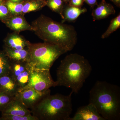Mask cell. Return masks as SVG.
I'll return each instance as SVG.
<instances>
[{"instance_id": "6da1fadb", "label": "cell", "mask_w": 120, "mask_h": 120, "mask_svg": "<svg viewBox=\"0 0 120 120\" xmlns=\"http://www.w3.org/2000/svg\"><path fill=\"white\" fill-rule=\"evenodd\" d=\"M31 25L33 31L44 42L56 45L68 52L73 49L77 43V32L71 25L56 22L43 15Z\"/></svg>"}, {"instance_id": "7a4b0ae2", "label": "cell", "mask_w": 120, "mask_h": 120, "mask_svg": "<svg viewBox=\"0 0 120 120\" xmlns=\"http://www.w3.org/2000/svg\"><path fill=\"white\" fill-rule=\"evenodd\" d=\"M92 70L90 62L83 56L77 53L70 54L61 61L57 68L56 86L70 88L73 93L77 94Z\"/></svg>"}, {"instance_id": "3957f363", "label": "cell", "mask_w": 120, "mask_h": 120, "mask_svg": "<svg viewBox=\"0 0 120 120\" xmlns=\"http://www.w3.org/2000/svg\"><path fill=\"white\" fill-rule=\"evenodd\" d=\"M89 103L105 120L120 119V88L105 81H98L90 91Z\"/></svg>"}, {"instance_id": "277c9868", "label": "cell", "mask_w": 120, "mask_h": 120, "mask_svg": "<svg viewBox=\"0 0 120 120\" xmlns=\"http://www.w3.org/2000/svg\"><path fill=\"white\" fill-rule=\"evenodd\" d=\"M71 91L68 95H48L30 109L38 120H69L72 111Z\"/></svg>"}, {"instance_id": "5b68a950", "label": "cell", "mask_w": 120, "mask_h": 120, "mask_svg": "<svg viewBox=\"0 0 120 120\" xmlns=\"http://www.w3.org/2000/svg\"><path fill=\"white\" fill-rule=\"evenodd\" d=\"M27 62L32 68L50 70L60 56L68 52L62 47L50 43L28 42Z\"/></svg>"}, {"instance_id": "8992f818", "label": "cell", "mask_w": 120, "mask_h": 120, "mask_svg": "<svg viewBox=\"0 0 120 120\" xmlns=\"http://www.w3.org/2000/svg\"><path fill=\"white\" fill-rule=\"evenodd\" d=\"M56 86V82L50 75V70L32 68L28 84L20 90L31 88L38 91H43Z\"/></svg>"}, {"instance_id": "52a82bcc", "label": "cell", "mask_w": 120, "mask_h": 120, "mask_svg": "<svg viewBox=\"0 0 120 120\" xmlns=\"http://www.w3.org/2000/svg\"><path fill=\"white\" fill-rule=\"evenodd\" d=\"M32 68L27 61H15L11 60L9 74L21 89L28 84Z\"/></svg>"}, {"instance_id": "ba28073f", "label": "cell", "mask_w": 120, "mask_h": 120, "mask_svg": "<svg viewBox=\"0 0 120 120\" xmlns=\"http://www.w3.org/2000/svg\"><path fill=\"white\" fill-rule=\"evenodd\" d=\"M49 89L43 91H39L31 88L20 90L15 96L19 99L28 109H31L44 97L50 94Z\"/></svg>"}, {"instance_id": "9c48e42d", "label": "cell", "mask_w": 120, "mask_h": 120, "mask_svg": "<svg viewBox=\"0 0 120 120\" xmlns=\"http://www.w3.org/2000/svg\"><path fill=\"white\" fill-rule=\"evenodd\" d=\"M69 120H105L96 107L90 103L79 107L73 117Z\"/></svg>"}, {"instance_id": "30bf717a", "label": "cell", "mask_w": 120, "mask_h": 120, "mask_svg": "<svg viewBox=\"0 0 120 120\" xmlns=\"http://www.w3.org/2000/svg\"><path fill=\"white\" fill-rule=\"evenodd\" d=\"M3 22L7 26L15 32H19L25 30L34 31V28L26 21L22 15H11Z\"/></svg>"}, {"instance_id": "8fae6325", "label": "cell", "mask_w": 120, "mask_h": 120, "mask_svg": "<svg viewBox=\"0 0 120 120\" xmlns=\"http://www.w3.org/2000/svg\"><path fill=\"white\" fill-rule=\"evenodd\" d=\"M1 113L2 116H25L31 114L30 110L15 96V98L9 103Z\"/></svg>"}, {"instance_id": "7c38bea8", "label": "cell", "mask_w": 120, "mask_h": 120, "mask_svg": "<svg viewBox=\"0 0 120 120\" xmlns=\"http://www.w3.org/2000/svg\"><path fill=\"white\" fill-rule=\"evenodd\" d=\"M21 87L9 73L0 77V92L15 97Z\"/></svg>"}, {"instance_id": "4fadbf2b", "label": "cell", "mask_w": 120, "mask_h": 120, "mask_svg": "<svg viewBox=\"0 0 120 120\" xmlns=\"http://www.w3.org/2000/svg\"><path fill=\"white\" fill-rule=\"evenodd\" d=\"M97 5V8L93 9L91 13L92 18L94 20L104 19L116 13V10L113 6L107 3L105 0H102Z\"/></svg>"}, {"instance_id": "5bb4252c", "label": "cell", "mask_w": 120, "mask_h": 120, "mask_svg": "<svg viewBox=\"0 0 120 120\" xmlns=\"http://www.w3.org/2000/svg\"><path fill=\"white\" fill-rule=\"evenodd\" d=\"M5 46L16 49H22L27 48L28 42L24 38L17 34H10L5 39Z\"/></svg>"}, {"instance_id": "9a60e30c", "label": "cell", "mask_w": 120, "mask_h": 120, "mask_svg": "<svg viewBox=\"0 0 120 120\" xmlns=\"http://www.w3.org/2000/svg\"><path fill=\"white\" fill-rule=\"evenodd\" d=\"M87 11L86 8H79L70 6L67 4V6L64 7L63 11L64 19L61 22H74L82 14Z\"/></svg>"}, {"instance_id": "2e32d148", "label": "cell", "mask_w": 120, "mask_h": 120, "mask_svg": "<svg viewBox=\"0 0 120 120\" xmlns=\"http://www.w3.org/2000/svg\"><path fill=\"white\" fill-rule=\"evenodd\" d=\"M3 51L11 60L27 62L29 55L27 48L22 49H16L4 46Z\"/></svg>"}, {"instance_id": "e0dca14e", "label": "cell", "mask_w": 120, "mask_h": 120, "mask_svg": "<svg viewBox=\"0 0 120 120\" xmlns=\"http://www.w3.org/2000/svg\"><path fill=\"white\" fill-rule=\"evenodd\" d=\"M46 5V1L42 0H33L26 2L23 4L22 14L23 15L30 12L38 11Z\"/></svg>"}, {"instance_id": "ac0fdd59", "label": "cell", "mask_w": 120, "mask_h": 120, "mask_svg": "<svg viewBox=\"0 0 120 120\" xmlns=\"http://www.w3.org/2000/svg\"><path fill=\"white\" fill-rule=\"evenodd\" d=\"M11 60L4 51L0 50V77L10 72Z\"/></svg>"}, {"instance_id": "d6986e66", "label": "cell", "mask_w": 120, "mask_h": 120, "mask_svg": "<svg viewBox=\"0 0 120 120\" xmlns=\"http://www.w3.org/2000/svg\"><path fill=\"white\" fill-rule=\"evenodd\" d=\"M64 3L62 0H48L46 1V5L52 11L59 14L63 19Z\"/></svg>"}, {"instance_id": "ffe728a7", "label": "cell", "mask_w": 120, "mask_h": 120, "mask_svg": "<svg viewBox=\"0 0 120 120\" xmlns=\"http://www.w3.org/2000/svg\"><path fill=\"white\" fill-rule=\"evenodd\" d=\"M120 27V13L111 20L107 30L102 35L101 38L105 39L109 37L110 34L116 31Z\"/></svg>"}, {"instance_id": "44dd1931", "label": "cell", "mask_w": 120, "mask_h": 120, "mask_svg": "<svg viewBox=\"0 0 120 120\" xmlns=\"http://www.w3.org/2000/svg\"><path fill=\"white\" fill-rule=\"evenodd\" d=\"M5 4L11 15H22L23 4L22 3L14 2L8 1Z\"/></svg>"}, {"instance_id": "7402d4cb", "label": "cell", "mask_w": 120, "mask_h": 120, "mask_svg": "<svg viewBox=\"0 0 120 120\" xmlns=\"http://www.w3.org/2000/svg\"><path fill=\"white\" fill-rule=\"evenodd\" d=\"M15 98V97L0 92V111L2 112Z\"/></svg>"}, {"instance_id": "603a6c76", "label": "cell", "mask_w": 120, "mask_h": 120, "mask_svg": "<svg viewBox=\"0 0 120 120\" xmlns=\"http://www.w3.org/2000/svg\"><path fill=\"white\" fill-rule=\"evenodd\" d=\"M0 120H38L37 117L31 115L25 116H2Z\"/></svg>"}, {"instance_id": "cb8c5ba5", "label": "cell", "mask_w": 120, "mask_h": 120, "mask_svg": "<svg viewBox=\"0 0 120 120\" xmlns=\"http://www.w3.org/2000/svg\"><path fill=\"white\" fill-rule=\"evenodd\" d=\"M11 15L6 5L0 4V20L4 22Z\"/></svg>"}, {"instance_id": "d4e9b609", "label": "cell", "mask_w": 120, "mask_h": 120, "mask_svg": "<svg viewBox=\"0 0 120 120\" xmlns=\"http://www.w3.org/2000/svg\"><path fill=\"white\" fill-rule=\"evenodd\" d=\"M84 2V0H71L68 4L72 7L82 8Z\"/></svg>"}, {"instance_id": "484cf974", "label": "cell", "mask_w": 120, "mask_h": 120, "mask_svg": "<svg viewBox=\"0 0 120 120\" xmlns=\"http://www.w3.org/2000/svg\"><path fill=\"white\" fill-rule=\"evenodd\" d=\"M98 0H84V2L91 8H94L98 4Z\"/></svg>"}, {"instance_id": "4316f807", "label": "cell", "mask_w": 120, "mask_h": 120, "mask_svg": "<svg viewBox=\"0 0 120 120\" xmlns=\"http://www.w3.org/2000/svg\"><path fill=\"white\" fill-rule=\"evenodd\" d=\"M118 8H120V0H110Z\"/></svg>"}, {"instance_id": "83f0119b", "label": "cell", "mask_w": 120, "mask_h": 120, "mask_svg": "<svg viewBox=\"0 0 120 120\" xmlns=\"http://www.w3.org/2000/svg\"><path fill=\"white\" fill-rule=\"evenodd\" d=\"M22 0H10V1L12 2H17V3H20L21 2Z\"/></svg>"}, {"instance_id": "f1b7e54d", "label": "cell", "mask_w": 120, "mask_h": 120, "mask_svg": "<svg viewBox=\"0 0 120 120\" xmlns=\"http://www.w3.org/2000/svg\"><path fill=\"white\" fill-rule=\"evenodd\" d=\"M62 0L66 4H68V3H69L71 0Z\"/></svg>"}, {"instance_id": "f546056e", "label": "cell", "mask_w": 120, "mask_h": 120, "mask_svg": "<svg viewBox=\"0 0 120 120\" xmlns=\"http://www.w3.org/2000/svg\"><path fill=\"white\" fill-rule=\"evenodd\" d=\"M3 1H4V0H0V4L3 3Z\"/></svg>"}]
</instances>
